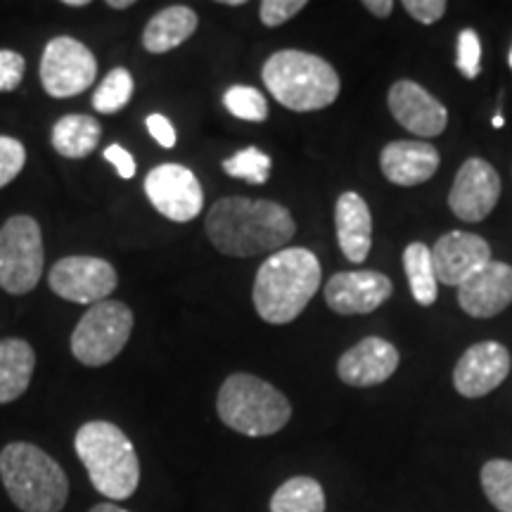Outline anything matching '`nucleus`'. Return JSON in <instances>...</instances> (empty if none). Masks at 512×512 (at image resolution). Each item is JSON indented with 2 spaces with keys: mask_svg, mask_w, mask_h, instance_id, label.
<instances>
[{
  "mask_svg": "<svg viewBox=\"0 0 512 512\" xmlns=\"http://www.w3.org/2000/svg\"><path fill=\"white\" fill-rule=\"evenodd\" d=\"M223 105L226 110L242 121H252L261 124L268 119V102L264 93H259L252 86H233L223 95Z\"/></svg>",
  "mask_w": 512,
  "mask_h": 512,
  "instance_id": "c85d7f7f",
  "label": "nucleus"
},
{
  "mask_svg": "<svg viewBox=\"0 0 512 512\" xmlns=\"http://www.w3.org/2000/svg\"><path fill=\"white\" fill-rule=\"evenodd\" d=\"M223 171L230 178H238V181L261 185L271 176V157L256 150V147H245V150L235 152L233 157L223 162Z\"/></svg>",
  "mask_w": 512,
  "mask_h": 512,
  "instance_id": "cd10ccee",
  "label": "nucleus"
},
{
  "mask_svg": "<svg viewBox=\"0 0 512 512\" xmlns=\"http://www.w3.org/2000/svg\"><path fill=\"white\" fill-rule=\"evenodd\" d=\"M508 62H510V69H512V48H510V57H508Z\"/></svg>",
  "mask_w": 512,
  "mask_h": 512,
  "instance_id": "37998d69",
  "label": "nucleus"
},
{
  "mask_svg": "<svg viewBox=\"0 0 512 512\" xmlns=\"http://www.w3.org/2000/svg\"><path fill=\"white\" fill-rule=\"evenodd\" d=\"M98 74L95 55L72 36H57L41 57V83L50 98H74L93 86Z\"/></svg>",
  "mask_w": 512,
  "mask_h": 512,
  "instance_id": "1a4fd4ad",
  "label": "nucleus"
},
{
  "mask_svg": "<svg viewBox=\"0 0 512 512\" xmlns=\"http://www.w3.org/2000/svg\"><path fill=\"white\" fill-rule=\"evenodd\" d=\"M27 162V150L17 138L0 136V188L15 181Z\"/></svg>",
  "mask_w": 512,
  "mask_h": 512,
  "instance_id": "c756f323",
  "label": "nucleus"
},
{
  "mask_svg": "<svg viewBox=\"0 0 512 512\" xmlns=\"http://www.w3.org/2000/svg\"><path fill=\"white\" fill-rule=\"evenodd\" d=\"M458 304L472 318H494L512 304V266L503 261L486 264L458 287Z\"/></svg>",
  "mask_w": 512,
  "mask_h": 512,
  "instance_id": "a211bd4d",
  "label": "nucleus"
},
{
  "mask_svg": "<svg viewBox=\"0 0 512 512\" xmlns=\"http://www.w3.org/2000/svg\"><path fill=\"white\" fill-rule=\"evenodd\" d=\"M0 477L22 512H62L69 498L67 472L43 448L12 441L0 453Z\"/></svg>",
  "mask_w": 512,
  "mask_h": 512,
  "instance_id": "20e7f679",
  "label": "nucleus"
},
{
  "mask_svg": "<svg viewBox=\"0 0 512 512\" xmlns=\"http://www.w3.org/2000/svg\"><path fill=\"white\" fill-rule=\"evenodd\" d=\"M494 126H496V128H503V114H496V117H494Z\"/></svg>",
  "mask_w": 512,
  "mask_h": 512,
  "instance_id": "79ce46f5",
  "label": "nucleus"
},
{
  "mask_svg": "<svg viewBox=\"0 0 512 512\" xmlns=\"http://www.w3.org/2000/svg\"><path fill=\"white\" fill-rule=\"evenodd\" d=\"M363 8L373 12L375 17H389L394 10V3L392 0H366V3H363Z\"/></svg>",
  "mask_w": 512,
  "mask_h": 512,
  "instance_id": "e433bc0d",
  "label": "nucleus"
},
{
  "mask_svg": "<svg viewBox=\"0 0 512 512\" xmlns=\"http://www.w3.org/2000/svg\"><path fill=\"white\" fill-rule=\"evenodd\" d=\"M88 512H131V510H124L121 505H114V503H98Z\"/></svg>",
  "mask_w": 512,
  "mask_h": 512,
  "instance_id": "4c0bfd02",
  "label": "nucleus"
},
{
  "mask_svg": "<svg viewBox=\"0 0 512 512\" xmlns=\"http://www.w3.org/2000/svg\"><path fill=\"white\" fill-rule=\"evenodd\" d=\"M392 280L377 271L332 275L325 285V302L339 316H366L392 297Z\"/></svg>",
  "mask_w": 512,
  "mask_h": 512,
  "instance_id": "4468645a",
  "label": "nucleus"
},
{
  "mask_svg": "<svg viewBox=\"0 0 512 512\" xmlns=\"http://www.w3.org/2000/svg\"><path fill=\"white\" fill-rule=\"evenodd\" d=\"M403 268H406L408 285H411L413 299L420 306H432L437 302V273H434L432 249L422 242H411L403 252Z\"/></svg>",
  "mask_w": 512,
  "mask_h": 512,
  "instance_id": "b1692460",
  "label": "nucleus"
},
{
  "mask_svg": "<svg viewBox=\"0 0 512 512\" xmlns=\"http://www.w3.org/2000/svg\"><path fill=\"white\" fill-rule=\"evenodd\" d=\"M64 5H67V8H86L88 0H64Z\"/></svg>",
  "mask_w": 512,
  "mask_h": 512,
  "instance_id": "ea45409f",
  "label": "nucleus"
},
{
  "mask_svg": "<svg viewBox=\"0 0 512 512\" xmlns=\"http://www.w3.org/2000/svg\"><path fill=\"white\" fill-rule=\"evenodd\" d=\"M337 242L351 264H363L373 247V216L366 200L356 192H344L335 204Z\"/></svg>",
  "mask_w": 512,
  "mask_h": 512,
  "instance_id": "aec40b11",
  "label": "nucleus"
},
{
  "mask_svg": "<svg viewBox=\"0 0 512 512\" xmlns=\"http://www.w3.org/2000/svg\"><path fill=\"white\" fill-rule=\"evenodd\" d=\"M204 230L221 254L249 259L285 249L297 233V226L290 209L278 202L223 197L209 209Z\"/></svg>",
  "mask_w": 512,
  "mask_h": 512,
  "instance_id": "f257e3e1",
  "label": "nucleus"
},
{
  "mask_svg": "<svg viewBox=\"0 0 512 512\" xmlns=\"http://www.w3.org/2000/svg\"><path fill=\"white\" fill-rule=\"evenodd\" d=\"M320 287V261L311 249L285 247L268 256L254 280L256 313L271 325H287Z\"/></svg>",
  "mask_w": 512,
  "mask_h": 512,
  "instance_id": "f03ea898",
  "label": "nucleus"
},
{
  "mask_svg": "<svg viewBox=\"0 0 512 512\" xmlns=\"http://www.w3.org/2000/svg\"><path fill=\"white\" fill-rule=\"evenodd\" d=\"M399 361V351L392 342L382 337H366L344 351L337 361V375L349 387H375L396 373Z\"/></svg>",
  "mask_w": 512,
  "mask_h": 512,
  "instance_id": "f3484780",
  "label": "nucleus"
},
{
  "mask_svg": "<svg viewBox=\"0 0 512 512\" xmlns=\"http://www.w3.org/2000/svg\"><path fill=\"white\" fill-rule=\"evenodd\" d=\"M482 489L496 510L512 512V460H489L482 467Z\"/></svg>",
  "mask_w": 512,
  "mask_h": 512,
  "instance_id": "bb28decb",
  "label": "nucleus"
},
{
  "mask_svg": "<svg viewBox=\"0 0 512 512\" xmlns=\"http://www.w3.org/2000/svg\"><path fill=\"white\" fill-rule=\"evenodd\" d=\"M117 271L98 256H64L50 268L48 285L57 297L74 304H100L117 290Z\"/></svg>",
  "mask_w": 512,
  "mask_h": 512,
  "instance_id": "9d476101",
  "label": "nucleus"
},
{
  "mask_svg": "<svg viewBox=\"0 0 512 512\" xmlns=\"http://www.w3.org/2000/svg\"><path fill=\"white\" fill-rule=\"evenodd\" d=\"M133 5V0H107V8L112 10H128Z\"/></svg>",
  "mask_w": 512,
  "mask_h": 512,
  "instance_id": "58836bf2",
  "label": "nucleus"
},
{
  "mask_svg": "<svg viewBox=\"0 0 512 512\" xmlns=\"http://www.w3.org/2000/svg\"><path fill=\"white\" fill-rule=\"evenodd\" d=\"M27 62L15 50H0V93H10L22 83Z\"/></svg>",
  "mask_w": 512,
  "mask_h": 512,
  "instance_id": "473e14b6",
  "label": "nucleus"
},
{
  "mask_svg": "<svg viewBox=\"0 0 512 512\" xmlns=\"http://www.w3.org/2000/svg\"><path fill=\"white\" fill-rule=\"evenodd\" d=\"M102 126L86 114H67L53 126V147L67 159L88 157L98 145Z\"/></svg>",
  "mask_w": 512,
  "mask_h": 512,
  "instance_id": "5701e85b",
  "label": "nucleus"
},
{
  "mask_svg": "<svg viewBox=\"0 0 512 512\" xmlns=\"http://www.w3.org/2000/svg\"><path fill=\"white\" fill-rule=\"evenodd\" d=\"M271 512H325V491L313 477H292L278 486Z\"/></svg>",
  "mask_w": 512,
  "mask_h": 512,
  "instance_id": "393cba45",
  "label": "nucleus"
},
{
  "mask_svg": "<svg viewBox=\"0 0 512 512\" xmlns=\"http://www.w3.org/2000/svg\"><path fill=\"white\" fill-rule=\"evenodd\" d=\"M105 159L107 162H112L114 169H117V174L124 178V181H131V178L136 176V159H133L131 152H126L121 145L107 147Z\"/></svg>",
  "mask_w": 512,
  "mask_h": 512,
  "instance_id": "c9c22d12",
  "label": "nucleus"
},
{
  "mask_svg": "<svg viewBox=\"0 0 512 512\" xmlns=\"http://www.w3.org/2000/svg\"><path fill=\"white\" fill-rule=\"evenodd\" d=\"M304 8L306 0H264L259 8V17L268 29H275L297 17Z\"/></svg>",
  "mask_w": 512,
  "mask_h": 512,
  "instance_id": "2f4dec72",
  "label": "nucleus"
},
{
  "mask_svg": "<svg viewBox=\"0 0 512 512\" xmlns=\"http://www.w3.org/2000/svg\"><path fill=\"white\" fill-rule=\"evenodd\" d=\"M501 197V176L486 159L472 157L460 166L448 192V207L458 219L479 223L494 211Z\"/></svg>",
  "mask_w": 512,
  "mask_h": 512,
  "instance_id": "f8f14e48",
  "label": "nucleus"
},
{
  "mask_svg": "<svg viewBox=\"0 0 512 512\" xmlns=\"http://www.w3.org/2000/svg\"><path fill=\"white\" fill-rule=\"evenodd\" d=\"M197 31V15L188 5H171V8L159 10L155 17L147 22L143 31V46L147 53L162 55L178 46H183L188 38Z\"/></svg>",
  "mask_w": 512,
  "mask_h": 512,
  "instance_id": "412c9836",
  "label": "nucleus"
},
{
  "mask_svg": "<svg viewBox=\"0 0 512 512\" xmlns=\"http://www.w3.org/2000/svg\"><path fill=\"white\" fill-rule=\"evenodd\" d=\"M41 275V226L31 216H12L0 228V287L8 294H29Z\"/></svg>",
  "mask_w": 512,
  "mask_h": 512,
  "instance_id": "6e6552de",
  "label": "nucleus"
},
{
  "mask_svg": "<svg viewBox=\"0 0 512 512\" xmlns=\"http://www.w3.org/2000/svg\"><path fill=\"white\" fill-rule=\"evenodd\" d=\"M510 373V351L498 342H479L460 356L453 370V387L465 399H482L501 387Z\"/></svg>",
  "mask_w": 512,
  "mask_h": 512,
  "instance_id": "ddd939ff",
  "label": "nucleus"
},
{
  "mask_svg": "<svg viewBox=\"0 0 512 512\" xmlns=\"http://www.w3.org/2000/svg\"><path fill=\"white\" fill-rule=\"evenodd\" d=\"M36 370V354L29 342L10 337L0 342V406L17 401L29 389Z\"/></svg>",
  "mask_w": 512,
  "mask_h": 512,
  "instance_id": "4be33fe9",
  "label": "nucleus"
},
{
  "mask_svg": "<svg viewBox=\"0 0 512 512\" xmlns=\"http://www.w3.org/2000/svg\"><path fill=\"white\" fill-rule=\"evenodd\" d=\"M145 124H147V131H150V136L155 138L159 145L166 147V150L176 147V131L164 114H150V117L145 119Z\"/></svg>",
  "mask_w": 512,
  "mask_h": 512,
  "instance_id": "f704fd0d",
  "label": "nucleus"
},
{
  "mask_svg": "<svg viewBox=\"0 0 512 512\" xmlns=\"http://www.w3.org/2000/svg\"><path fill=\"white\" fill-rule=\"evenodd\" d=\"M145 195L169 221L188 223L204 207L202 185L188 166L159 164L145 178Z\"/></svg>",
  "mask_w": 512,
  "mask_h": 512,
  "instance_id": "9b49d317",
  "label": "nucleus"
},
{
  "mask_svg": "<svg viewBox=\"0 0 512 512\" xmlns=\"http://www.w3.org/2000/svg\"><path fill=\"white\" fill-rule=\"evenodd\" d=\"M389 112L399 124L418 138H437L448 124V112L441 102L418 86L401 79L389 88Z\"/></svg>",
  "mask_w": 512,
  "mask_h": 512,
  "instance_id": "dca6fc26",
  "label": "nucleus"
},
{
  "mask_svg": "<svg viewBox=\"0 0 512 512\" xmlns=\"http://www.w3.org/2000/svg\"><path fill=\"white\" fill-rule=\"evenodd\" d=\"M266 88L292 112H316L330 107L339 95V76L323 57L304 50H280L261 69Z\"/></svg>",
  "mask_w": 512,
  "mask_h": 512,
  "instance_id": "39448f33",
  "label": "nucleus"
},
{
  "mask_svg": "<svg viewBox=\"0 0 512 512\" xmlns=\"http://www.w3.org/2000/svg\"><path fill=\"white\" fill-rule=\"evenodd\" d=\"M403 10L420 24H434L446 15L448 5L444 0H403Z\"/></svg>",
  "mask_w": 512,
  "mask_h": 512,
  "instance_id": "72a5a7b5",
  "label": "nucleus"
},
{
  "mask_svg": "<svg viewBox=\"0 0 512 512\" xmlns=\"http://www.w3.org/2000/svg\"><path fill=\"white\" fill-rule=\"evenodd\" d=\"M432 261L439 283L460 287L486 264H491V247L475 233L453 230L441 235L432 247Z\"/></svg>",
  "mask_w": 512,
  "mask_h": 512,
  "instance_id": "2eb2a0df",
  "label": "nucleus"
},
{
  "mask_svg": "<svg viewBox=\"0 0 512 512\" xmlns=\"http://www.w3.org/2000/svg\"><path fill=\"white\" fill-rule=\"evenodd\" d=\"M133 98V76L128 69L117 67L105 76L98 91L93 93V110L100 114L121 112Z\"/></svg>",
  "mask_w": 512,
  "mask_h": 512,
  "instance_id": "a878e982",
  "label": "nucleus"
},
{
  "mask_svg": "<svg viewBox=\"0 0 512 512\" xmlns=\"http://www.w3.org/2000/svg\"><path fill=\"white\" fill-rule=\"evenodd\" d=\"M482 43H479V36L475 29H463L458 36V69L465 79H477L482 67Z\"/></svg>",
  "mask_w": 512,
  "mask_h": 512,
  "instance_id": "7c9ffc66",
  "label": "nucleus"
},
{
  "mask_svg": "<svg viewBox=\"0 0 512 512\" xmlns=\"http://www.w3.org/2000/svg\"><path fill=\"white\" fill-rule=\"evenodd\" d=\"M223 5H230V8H240V5H245V0H223Z\"/></svg>",
  "mask_w": 512,
  "mask_h": 512,
  "instance_id": "a19ab883",
  "label": "nucleus"
},
{
  "mask_svg": "<svg viewBox=\"0 0 512 512\" xmlns=\"http://www.w3.org/2000/svg\"><path fill=\"white\" fill-rule=\"evenodd\" d=\"M131 330L133 311L124 302L105 299L83 313L72 332V354L88 368L107 366L124 351Z\"/></svg>",
  "mask_w": 512,
  "mask_h": 512,
  "instance_id": "0eeeda50",
  "label": "nucleus"
},
{
  "mask_svg": "<svg viewBox=\"0 0 512 512\" xmlns=\"http://www.w3.org/2000/svg\"><path fill=\"white\" fill-rule=\"evenodd\" d=\"M439 152L432 143L422 140H394L382 150L380 169L384 178L394 185H420L437 174L439 169Z\"/></svg>",
  "mask_w": 512,
  "mask_h": 512,
  "instance_id": "6ab92c4d",
  "label": "nucleus"
},
{
  "mask_svg": "<svg viewBox=\"0 0 512 512\" xmlns=\"http://www.w3.org/2000/svg\"><path fill=\"white\" fill-rule=\"evenodd\" d=\"M76 456L86 467L95 491L110 501H126L140 484V460L131 439L107 420L79 427L74 437Z\"/></svg>",
  "mask_w": 512,
  "mask_h": 512,
  "instance_id": "7ed1b4c3",
  "label": "nucleus"
},
{
  "mask_svg": "<svg viewBox=\"0 0 512 512\" xmlns=\"http://www.w3.org/2000/svg\"><path fill=\"white\" fill-rule=\"evenodd\" d=\"M216 411L226 427L245 437H271L292 418L287 396L256 375L235 373L221 384Z\"/></svg>",
  "mask_w": 512,
  "mask_h": 512,
  "instance_id": "423d86ee",
  "label": "nucleus"
}]
</instances>
